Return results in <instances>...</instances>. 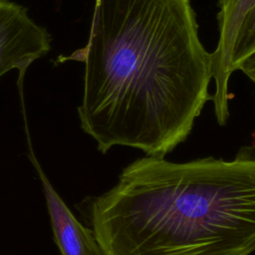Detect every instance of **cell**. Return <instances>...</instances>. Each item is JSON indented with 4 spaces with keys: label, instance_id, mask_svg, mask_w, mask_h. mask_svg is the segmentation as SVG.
Here are the masks:
<instances>
[{
    "label": "cell",
    "instance_id": "cell-1",
    "mask_svg": "<svg viewBox=\"0 0 255 255\" xmlns=\"http://www.w3.org/2000/svg\"><path fill=\"white\" fill-rule=\"evenodd\" d=\"M78 117L102 153L128 146L165 157L211 101V56L189 0H95Z\"/></svg>",
    "mask_w": 255,
    "mask_h": 255
},
{
    "label": "cell",
    "instance_id": "cell-2",
    "mask_svg": "<svg viewBox=\"0 0 255 255\" xmlns=\"http://www.w3.org/2000/svg\"><path fill=\"white\" fill-rule=\"evenodd\" d=\"M80 211L104 255H251L255 147L229 160L136 158Z\"/></svg>",
    "mask_w": 255,
    "mask_h": 255
},
{
    "label": "cell",
    "instance_id": "cell-3",
    "mask_svg": "<svg viewBox=\"0 0 255 255\" xmlns=\"http://www.w3.org/2000/svg\"><path fill=\"white\" fill-rule=\"evenodd\" d=\"M52 38L28 9L9 0H0V78L16 70L23 103L24 78L29 67L51 50Z\"/></svg>",
    "mask_w": 255,
    "mask_h": 255
},
{
    "label": "cell",
    "instance_id": "cell-4",
    "mask_svg": "<svg viewBox=\"0 0 255 255\" xmlns=\"http://www.w3.org/2000/svg\"><path fill=\"white\" fill-rule=\"evenodd\" d=\"M255 0H219L218 40L211 56V73L214 81V93L211 101L214 115L219 126H225L229 119V79L232 75L230 58L234 41L244 19Z\"/></svg>",
    "mask_w": 255,
    "mask_h": 255
},
{
    "label": "cell",
    "instance_id": "cell-5",
    "mask_svg": "<svg viewBox=\"0 0 255 255\" xmlns=\"http://www.w3.org/2000/svg\"><path fill=\"white\" fill-rule=\"evenodd\" d=\"M29 157L40 177L56 245L62 255H104L93 230L83 225L56 191L32 148Z\"/></svg>",
    "mask_w": 255,
    "mask_h": 255
},
{
    "label": "cell",
    "instance_id": "cell-6",
    "mask_svg": "<svg viewBox=\"0 0 255 255\" xmlns=\"http://www.w3.org/2000/svg\"><path fill=\"white\" fill-rule=\"evenodd\" d=\"M255 51V2L246 13L238 29L230 58L232 73L238 64L249 54Z\"/></svg>",
    "mask_w": 255,
    "mask_h": 255
},
{
    "label": "cell",
    "instance_id": "cell-7",
    "mask_svg": "<svg viewBox=\"0 0 255 255\" xmlns=\"http://www.w3.org/2000/svg\"><path fill=\"white\" fill-rule=\"evenodd\" d=\"M237 70L245 74L255 84V51L245 57L238 64L236 71Z\"/></svg>",
    "mask_w": 255,
    "mask_h": 255
},
{
    "label": "cell",
    "instance_id": "cell-8",
    "mask_svg": "<svg viewBox=\"0 0 255 255\" xmlns=\"http://www.w3.org/2000/svg\"><path fill=\"white\" fill-rule=\"evenodd\" d=\"M251 137H252V144H251V145H253V146L255 147V129H254V131L252 132Z\"/></svg>",
    "mask_w": 255,
    "mask_h": 255
}]
</instances>
